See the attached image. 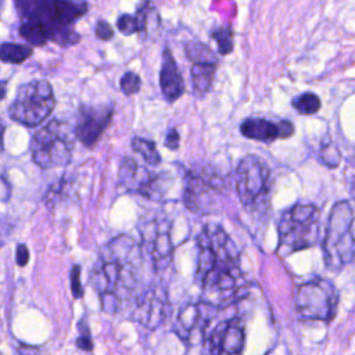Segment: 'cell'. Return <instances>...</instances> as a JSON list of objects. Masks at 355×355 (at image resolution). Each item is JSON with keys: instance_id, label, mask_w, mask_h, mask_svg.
Instances as JSON below:
<instances>
[{"instance_id": "6da1fadb", "label": "cell", "mask_w": 355, "mask_h": 355, "mask_svg": "<svg viewBox=\"0 0 355 355\" xmlns=\"http://www.w3.org/2000/svg\"><path fill=\"white\" fill-rule=\"evenodd\" d=\"M196 243V280L201 287V300L216 309L233 304L245 288L236 244L216 223L205 225Z\"/></svg>"}, {"instance_id": "7a4b0ae2", "label": "cell", "mask_w": 355, "mask_h": 355, "mask_svg": "<svg viewBox=\"0 0 355 355\" xmlns=\"http://www.w3.org/2000/svg\"><path fill=\"white\" fill-rule=\"evenodd\" d=\"M143 257L140 245L129 234L114 237L100 250L90 282L104 312L116 313L133 297L141 279Z\"/></svg>"}, {"instance_id": "3957f363", "label": "cell", "mask_w": 355, "mask_h": 355, "mask_svg": "<svg viewBox=\"0 0 355 355\" xmlns=\"http://www.w3.org/2000/svg\"><path fill=\"white\" fill-rule=\"evenodd\" d=\"M354 212L347 200L337 201L329 215L322 241L324 265L329 270L338 272L354 261Z\"/></svg>"}, {"instance_id": "277c9868", "label": "cell", "mask_w": 355, "mask_h": 355, "mask_svg": "<svg viewBox=\"0 0 355 355\" xmlns=\"http://www.w3.org/2000/svg\"><path fill=\"white\" fill-rule=\"evenodd\" d=\"M277 233L283 255L313 247L320 237V209L313 204H294L280 215Z\"/></svg>"}, {"instance_id": "5b68a950", "label": "cell", "mask_w": 355, "mask_h": 355, "mask_svg": "<svg viewBox=\"0 0 355 355\" xmlns=\"http://www.w3.org/2000/svg\"><path fill=\"white\" fill-rule=\"evenodd\" d=\"M73 141V129L64 121L53 119L32 136V159L42 169L65 166L71 162Z\"/></svg>"}, {"instance_id": "8992f818", "label": "cell", "mask_w": 355, "mask_h": 355, "mask_svg": "<svg viewBox=\"0 0 355 355\" xmlns=\"http://www.w3.org/2000/svg\"><path fill=\"white\" fill-rule=\"evenodd\" d=\"M32 10L26 18L39 19L50 32V40L60 46H71L79 40L72 24L87 11L85 1L71 0H32Z\"/></svg>"}, {"instance_id": "52a82bcc", "label": "cell", "mask_w": 355, "mask_h": 355, "mask_svg": "<svg viewBox=\"0 0 355 355\" xmlns=\"http://www.w3.org/2000/svg\"><path fill=\"white\" fill-rule=\"evenodd\" d=\"M55 107L51 85L44 79H35L18 87L14 101L8 107L12 121L35 128L44 122Z\"/></svg>"}, {"instance_id": "ba28073f", "label": "cell", "mask_w": 355, "mask_h": 355, "mask_svg": "<svg viewBox=\"0 0 355 355\" xmlns=\"http://www.w3.org/2000/svg\"><path fill=\"white\" fill-rule=\"evenodd\" d=\"M338 294L331 280L316 277L302 283L295 290L294 304L301 320L330 322L337 309Z\"/></svg>"}, {"instance_id": "9c48e42d", "label": "cell", "mask_w": 355, "mask_h": 355, "mask_svg": "<svg viewBox=\"0 0 355 355\" xmlns=\"http://www.w3.org/2000/svg\"><path fill=\"white\" fill-rule=\"evenodd\" d=\"M225 190L223 179L208 168L186 172L183 180V204L196 214H212L219 207Z\"/></svg>"}, {"instance_id": "30bf717a", "label": "cell", "mask_w": 355, "mask_h": 355, "mask_svg": "<svg viewBox=\"0 0 355 355\" xmlns=\"http://www.w3.org/2000/svg\"><path fill=\"white\" fill-rule=\"evenodd\" d=\"M119 184L135 194L151 201H161L169 190L172 179L168 173H158L139 165L133 158H123L119 172Z\"/></svg>"}, {"instance_id": "8fae6325", "label": "cell", "mask_w": 355, "mask_h": 355, "mask_svg": "<svg viewBox=\"0 0 355 355\" xmlns=\"http://www.w3.org/2000/svg\"><path fill=\"white\" fill-rule=\"evenodd\" d=\"M270 171L268 164L255 154L240 159L234 173L236 193L244 207H254L269 191Z\"/></svg>"}, {"instance_id": "7c38bea8", "label": "cell", "mask_w": 355, "mask_h": 355, "mask_svg": "<svg viewBox=\"0 0 355 355\" xmlns=\"http://www.w3.org/2000/svg\"><path fill=\"white\" fill-rule=\"evenodd\" d=\"M216 311L215 306L202 300L187 301L178 311L173 330L186 345H202Z\"/></svg>"}, {"instance_id": "4fadbf2b", "label": "cell", "mask_w": 355, "mask_h": 355, "mask_svg": "<svg viewBox=\"0 0 355 355\" xmlns=\"http://www.w3.org/2000/svg\"><path fill=\"white\" fill-rule=\"evenodd\" d=\"M139 232L141 237V251L150 255L151 263L157 272H165L171 266L173 257L171 222L159 218L141 220Z\"/></svg>"}, {"instance_id": "5bb4252c", "label": "cell", "mask_w": 355, "mask_h": 355, "mask_svg": "<svg viewBox=\"0 0 355 355\" xmlns=\"http://www.w3.org/2000/svg\"><path fill=\"white\" fill-rule=\"evenodd\" d=\"M114 107L111 104L80 105L73 126L75 137L85 146L93 147L111 123Z\"/></svg>"}, {"instance_id": "9a60e30c", "label": "cell", "mask_w": 355, "mask_h": 355, "mask_svg": "<svg viewBox=\"0 0 355 355\" xmlns=\"http://www.w3.org/2000/svg\"><path fill=\"white\" fill-rule=\"evenodd\" d=\"M169 304L166 293L159 286L144 288L137 297L133 308V319L144 327L154 330L162 324L168 316Z\"/></svg>"}, {"instance_id": "2e32d148", "label": "cell", "mask_w": 355, "mask_h": 355, "mask_svg": "<svg viewBox=\"0 0 355 355\" xmlns=\"http://www.w3.org/2000/svg\"><path fill=\"white\" fill-rule=\"evenodd\" d=\"M211 354H241L245 344V330L240 318H230L218 323L205 338Z\"/></svg>"}, {"instance_id": "e0dca14e", "label": "cell", "mask_w": 355, "mask_h": 355, "mask_svg": "<svg viewBox=\"0 0 355 355\" xmlns=\"http://www.w3.org/2000/svg\"><path fill=\"white\" fill-rule=\"evenodd\" d=\"M240 132L244 137L272 143L276 139H286L294 133V125L290 121L273 122L265 118H247L240 125Z\"/></svg>"}, {"instance_id": "ac0fdd59", "label": "cell", "mask_w": 355, "mask_h": 355, "mask_svg": "<svg viewBox=\"0 0 355 355\" xmlns=\"http://www.w3.org/2000/svg\"><path fill=\"white\" fill-rule=\"evenodd\" d=\"M159 87L164 98L168 103L176 101L184 92V82H183L182 73L179 72L176 61L168 47L164 50V54H162V64L159 71Z\"/></svg>"}, {"instance_id": "d6986e66", "label": "cell", "mask_w": 355, "mask_h": 355, "mask_svg": "<svg viewBox=\"0 0 355 355\" xmlns=\"http://www.w3.org/2000/svg\"><path fill=\"white\" fill-rule=\"evenodd\" d=\"M216 65L214 62H194L191 67V83H193V90L197 97H204L215 78L216 72Z\"/></svg>"}, {"instance_id": "ffe728a7", "label": "cell", "mask_w": 355, "mask_h": 355, "mask_svg": "<svg viewBox=\"0 0 355 355\" xmlns=\"http://www.w3.org/2000/svg\"><path fill=\"white\" fill-rule=\"evenodd\" d=\"M18 33L31 46L42 47L50 40V32L43 22L35 18H26L18 28Z\"/></svg>"}, {"instance_id": "44dd1931", "label": "cell", "mask_w": 355, "mask_h": 355, "mask_svg": "<svg viewBox=\"0 0 355 355\" xmlns=\"http://www.w3.org/2000/svg\"><path fill=\"white\" fill-rule=\"evenodd\" d=\"M33 54L31 44L4 42L0 44V61L6 64H22Z\"/></svg>"}, {"instance_id": "7402d4cb", "label": "cell", "mask_w": 355, "mask_h": 355, "mask_svg": "<svg viewBox=\"0 0 355 355\" xmlns=\"http://www.w3.org/2000/svg\"><path fill=\"white\" fill-rule=\"evenodd\" d=\"M132 148L135 153L140 154L148 165L157 166L161 164V155H159L154 141L136 136L132 139Z\"/></svg>"}, {"instance_id": "603a6c76", "label": "cell", "mask_w": 355, "mask_h": 355, "mask_svg": "<svg viewBox=\"0 0 355 355\" xmlns=\"http://www.w3.org/2000/svg\"><path fill=\"white\" fill-rule=\"evenodd\" d=\"M186 57L194 62H214L218 64V57L215 53L201 42H189L184 47Z\"/></svg>"}, {"instance_id": "cb8c5ba5", "label": "cell", "mask_w": 355, "mask_h": 355, "mask_svg": "<svg viewBox=\"0 0 355 355\" xmlns=\"http://www.w3.org/2000/svg\"><path fill=\"white\" fill-rule=\"evenodd\" d=\"M320 104L322 103H320L319 96L312 92L298 94L293 98V107L295 108V111L298 114H302V115L316 114L320 108Z\"/></svg>"}, {"instance_id": "d4e9b609", "label": "cell", "mask_w": 355, "mask_h": 355, "mask_svg": "<svg viewBox=\"0 0 355 355\" xmlns=\"http://www.w3.org/2000/svg\"><path fill=\"white\" fill-rule=\"evenodd\" d=\"M211 37L218 44V51L222 55L230 54L233 50V31L229 26H220L216 31L211 32Z\"/></svg>"}, {"instance_id": "484cf974", "label": "cell", "mask_w": 355, "mask_h": 355, "mask_svg": "<svg viewBox=\"0 0 355 355\" xmlns=\"http://www.w3.org/2000/svg\"><path fill=\"white\" fill-rule=\"evenodd\" d=\"M320 158L329 168H336L341 161V154L333 141H326L320 147Z\"/></svg>"}, {"instance_id": "4316f807", "label": "cell", "mask_w": 355, "mask_h": 355, "mask_svg": "<svg viewBox=\"0 0 355 355\" xmlns=\"http://www.w3.org/2000/svg\"><path fill=\"white\" fill-rule=\"evenodd\" d=\"M119 86H121V90L126 94V96H133L136 94L140 87H141V79L140 76L133 72V71H128L122 75L121 80H119Z\"/></svg>"}, {"instance_id": "83f0119b", "label": "cell", "mask_w": 355, "mask_h": 355, "mask_svg": "<svg viewBox=\"0 0 355 355\" xmlns=\"http://www.w3.org/2000/svg\"><path fill=\"white\" fill-rule=\"evenodd\" d=\"M116 28L119 29L121 33L129 36L137 32V22L135 15L132 14H122L116 19Z\"/></svg>"}, {"instance_id": "f1b7e54d", "label": "cell", "mask_w": 355, "mask_h": 355, "mask_svg": "<svg viewBox=\"0 0 355 355\" xmlns=\"http://www.w3.org/2000/svg\"><path fill=\"white\" fill-rule=\"evenodd\" d=\"M71 290L75 298H80L83 295V288L80 284V266L73 265L71 270Z\"/></svg>"}, {"instance_id": "f546056e", "label": "cell", "mask_w": 355, "mask_h": 355, "mask_svg": "<svg viewBox=\"0 0 355 355\" xmlns=\"http://www.w3.org/2000/svg\"><path fill=\"white\" fill-rule=\"evenodd\" d=\"M94 32H96V36L101 40H110V39L114 37V31H112L111 25L104 19L97 21Z\"/></svg>"}, {"instance_id": "4dcf8cb0", "label": "cell", "mask_w": 355, "mask_h": 355, "mask_svg": "<svg viewBox=\"0 0 355 355\" xmlns=\"http://www.w3.org/2000/svg\"><path fill=\"white\" fill-rule=\"evenodd\" d=\"M179 133L176 129H169L166 132V136H165V147H168L169 150H176L179 147Z\"/></svg>"}, {"instance_id": "1f68e13d", "label": "cell", "mask_w": 355, "mask_h": 355, "mask_svg": "<svg viewBox=\"0 0 355 355\" xmlns=\"http://www.w3.org/2000/svg\"><path fill=\"white\" fill-rule=\"evenodd\" d=\"M15 254H17V257H15L17 263L19 266H25L28 263V261H29V250H28V247L25 244H18L17 250H15Z\"/></svg>"}, {"instance_id": "d6a6232c", "label": "cell", "mask_w": 355, "mask_h": 355, "mask_svg": "<svg viewBox=\"0 0 355 355\" xmlns=\"http://www.w3.org/2000/svg\"><path fill=\"white\" fill-rule=\"evenodd\" d=\"M76 347L83 349V351H92L93 349V341L90 338V334H89L87 329L85 331H82L80 337L76 340Z\"/></svg>"}, {"instance_id": "836d02e7", "label": "cell", "mask_w": 355, "mask_h": 355, "mask_svg": "<svg viewBox=\"0 0 355 355\" xmlns=\"http://www.w3.org/2000/svg\"><path fill=\"white\" fill-rule=\"evenodd\" d=\"M7 94V80H0V101L6 97Z\"/></svg>"}, {"instance_id": "e575fe53", "label": "cell", "mask_w": 355, "mask_h": 355, "mask_svg": "<svg viewBox=\"0 0 355 355\" xmlns=\"http://www.w3.org/2000/svg\"><path fill=\"white\" fill-rule=\"evenodd\" d=\"M3 135H4V125L0 121V153L3 151Z\"/></svg>"}, {"instance_id": "d590c367", "label": "cell", "mask_w": 355, "mask_h": 355, "mask_svg": "<svg viewBox=\"0 0 355 355\" xmlns=\"http://www.w3.org/2000/svg\"><path fill=\"white\" fill-rule=\"evenodd\" d=\"M3 8H4V0H0V15L3 12Z\"/></svg>"}]
</instances>
